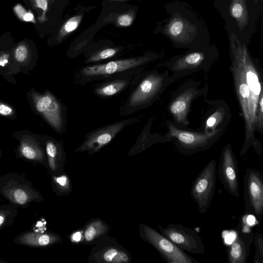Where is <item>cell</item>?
Wrapping results in <instances>:
<instances>
[{
  "label": "cell",
  "instance_id": "d6986e66",
  "mask_svg": "<svg viewBox=\"0 0 263 263\" xmlns=\"http://www.w3.org/2000/svg\"><path fill=\"white\" fill-rule=\"evenodd\" d=\"M45 147L49 168L54 172L64 154L63 142L50 138L46 141Z\"/></svg>",
  "mask_w": 263,
  "mask_h": 263
},
{
  "label": "cell",
  "instance_id": "44dd1931",
  "mask_svg": "<svg viewBox=\"0 0 263 263\" xmlns=\"http://www.w3.org/2000/svg\"><path fill=\"white\" fill-rule=\"evenodd\" d=\"M121 47H105L98 49L86 56L84 63L94 64L111 59L119 54L121 51Z\"/></svg>",
  "mask_w": 263,
  "mask_h": 263
},
{
  "label": "cell",
  "instance_id": "2e32d148",
  "mask_svg": "<svg viewBox=\"0 0 263 263\" xmlns=\"http://www.w3.org/2000/svg\"><path fill=\"white\" fill-rule=\"evenodd\" d=\"M136 75L105 80L96 85L93 93L102 99L116 97L130 87Z\"/></svg>",
  "mask_w": 263,
  "mask_h": 263
},
{
  "label": "cell",
  "instance_id": "5b68a950",
  "mask_svg": "<svg viewBox=\"0 0 263 263\" xmlns=\"http://www.w3.org/2000/svg\"><path fill=\"white\" fill-rule=\"evenodd\" d=\"M219 51L214 44L206 47L189 50L185 53L175 56L163 64L176 79L202 69L209 68L218 59Z\"/></svg>",
  "mask_w": 263,
  "mask_h": 263
},
{
  "label": "cell",
  "instance_id": "d4e9b609",
  "mask_svg": "<svg viewBox=\"0 0 263 263\" xmlns=\"http://www.w3.org/2000/svg\"><path fill=\"white\" fill-rule=\"evenodd\" d=\"M16 215V210L9 206H2L0 208V229L12 222L13 218Z\"/></svg>",
  "mask_w": 263,
  "mask_h": 263
},
{
  "label": "cell",
  "instance_id": "8fae6325",
  "mask_svg": "<svg viewBox=\"0 0 263 263\" xmlns=\"http://www.w3.org/2000/svg\"><path fill=\"white\" fill-rule=\"evenodd\" d=\"M139 117H132L115 122L88 133L76 152H87L93 154L109 143L125 127L136 124Z\"/></svg>",
  "mask_w": 263,
  "mask_h": 263
},
{
  "label": "cell",
  "instance_id": "8d00e7d4",
  "mask_svg": "<svg viewBox=\"0 0 263 263\" xmlns=\"http://www.w3.org/2000/svg\"><path fill=\"white\" fill-rule=\"evenodd\" d=\"M111 1H116V2H121V1H128V0H110Z\"/></svg>",
  "mask_w": 263,
  "mask_h": 263
},
{
  "label": "cell",
  "instance_id": "6da1fadb",
  "mask_svg": "<svg viewBox=\"0 0 263 263\" xmlns=\"http://www.w3.org/2000/svg\"><path fill=\"white\" fill-rule=\"evenodd\" d=\"M166 18L157 22L154 32L163 35L178 48L207 47L211 35L205 21L187 3L174 0L164 4Z\"/></svg>",
  "mask_w": 263,
  "mask_h": 263
},
{
  "label": "cell",
  "instance_id": "f1b7e54d",
  "mask_svg": "<svg viewBox=\"0 0 263 263\" xmlns=\"http://www.w3.org/2000/svg\"><path fill=\"white\" fill-rule=\"evenodd\" d=\"M134 15L133 13H125L118 16L117 19V25L121 27H128L133 23Z\"/></svg>",
  "mask_w": 263,
  "mask_h": 263
},
{
  "label": "cell",
  "instance_id": "7a4b0ae2",
  "mask_svg": "<svg viewBox=\"0 0 263 263\" xmlns=\"http://www.w3.org/2000/svg\"><path fill=\"white\" fill-rule=\"evenodd\" d=\"M157 58L156 53L150 52L138 57L88 65L74 72V81L77 84L85 85L95 81L134 76L142 72L144 65Z\"/></svg>",
  "mask_w": 263,
  "mask_h": 263
},
{
  "label": "cell",
  "instance_id": "ac0fdd59",
  "mask_svg": "<svg viewBox=\"0 0 263 263\" xmlns=\"http://www.w3.org/2000/svg\"><path fill=\"white\" fill-rule=\"evenodd\" d=\"M60 239L59 236L51 233L28 231L17 236L14 242L32 247H42L56 243Z\"/></svg>",
  "mask_w": 263,
  "mask_h": 263
},
{
  "label": "cell",
  "instance_id": "5bb4252c",
  "mask_svg": "<svg viewBox=\"0 0 263 263\" xmlns=\"http://www.w3.org/2000/svg\"><path fill=\"white\" fill-rule=\"evenodd\" d=\"M218 174L226 191L231 196L239 198L238 162L230 144L224 147L221 154Z\"/></svg>",
  "mask_w": 263,
  "mask_h": 263
},
{
  "label": "cell",
  "instance_id": "f35d334b",
  "mask_svg": "<svg viewBox=\"0 0 263 263\" xmlns=\"http://www.w3.org/2000/svg\"><path fill=\"white\" fill-rule=\"evenodd\" d=\"M1 152H0V155H1Z\"/></svg>",
  "mask_w": 263,
  "mask_h": 263
},
{
  "label": "cell",
  "instance_id": "603a6c76",
  "mask_svg": "<svg viewBox=\"0 0 263 263\" xmlns=\"http://www.w3.org/2000/svg\"><path fill=\"white\" fill-rule=\"evenodd\" d=\"M82 18L83 15L79 14L70 17L66 21L58 32L57 37V41L58 42L62 41L68 34L77 29Z\"/></svg>",
  "mask_w": 263,
  "mask_h": 263
},
{
  "label": "cell",
  "instance_id": "7402d4cb",
  "mask_svg": "<svg viewBox=\"0 0 263 263\" xmlns=\"http://www.w3.org/2000/svg\"><path fill=\"white\" fill-rule=\"evenodd\" d=\"M101 262L121 263L128 262L129 257L125 252L117 248H109L103 251L100 255Z\"/></svg>",
  "mask_w": 263,
  "mask_h": 263
},
{
  "label": "cell",
  "instance_id": "484cf974",
  "mask_svg": "<svg viewBox=\"0 0 263 263\" xmlns=\"http://www.w3.org/2000/svg\"><path fill=\"white\" fill-rule=\"evenodd\" d=\"M50 1V0H30L33 8L40 12L37 17L38 21L40 23H43L47 20L46 13Z\"/></svg>",
  "mask_w": 263,
  "mask_h": 263
},
{
  "label": "cell",
  "instance_id": "ffe728a7",
  "mask_svg": "<svg viewBox=\"0 0 263 263\" xmlns=\"http://www.w3.org/2000/svg\"><path fill=\"white\" fill-rule=\"evenodd\" d=\"M20 152L23 157L29 160L42 162L45 158L42 148L36 142L29 139L22 140Z\"/></svg>",
  "mask_w": 263,
  "mask_h": 263
},
{
  "label": "cell",
  "instance_id": "74e56055",
  "mask_svg": "<svg viewBox=\"0 0 263 263\" xmlns=\"http://www.w3.org/2000/svg\"><path fill=\"white\" fill-rule=\"evenodd\" d=\"M5 262V261L0 259V262Z\"/></svg>",
  "mask_w": 263,
  "mask_h": 263
},
{
  "label": "cell",
  "instance_id": "7c38bea8",
  "mask_svg": "<svg viewBox=\"0 0 263 263\" xmlns=\"http://www.w3.org/2000/svg\"><path fill=\"white\" fill-rule=\"evenodd\" d=\"M158 228L162 234L183 251L195 254H201L205 252L202 238L195 230L172 223L165 227L159 224Z\"/></svg>",
  "mask_w": 263,
  "mask_h": 263
},
{
  "label": "cell",
  "instance_id": "4dcf8cb0",
  "mask_svg": "<svg viewBox=\"0 0 263 263\" xmlns=\"http://www.w3.org/2000/svg\"><path fill=\"white\" fill-rule=\"evenodd\" d=\"M13 113V110L9 105L0 102V115L3 116H10Z\"/></svg>",
  "mask_w": 263,
  "mask_h": 263
},
{
  "label": "cell",
  "instance_id": "4316f807",
  "mask_svg": "<svg viewBox=\"0 0 263 263\" xmlns=\"http://www.w3.org/2000/svg\"><path fill=\"white\" fill-rule=\"evenodd\" d=\"M253 241L256 248L253 263L263 262V237L259 233L254 234Z\"/></svg>",
  "mask_w": 263,
  "mask_h": 263
},
{
  "label": "cell",
  "instance_id": "9c48e42d",
  "mask_svg": "<svg viewBox=\"0 0 263 263\" xmlns=\"http://www.w3.org/2000/svg\"><path fill=\"white\" fill-rule=\"evenodd\" d=\"M140 233L142 238L153 246L167 263L199 262L161 233L148 226L141 224Z\"/></svg>",
  "mask_w": 263,
  "mask_h": 263
},
{
  "label": "cell",
  "instance_id": "4fadbf2b",
  "mask_svg": "<svg viewBox=\"0 0 263 263\" xmlns=\"http://www.w3.org/2000/svg\"><path fill=\"white\" fill-rule=\"evenodd\" d=\"M249 215L245 214L240 218L236 228V237L227 246L226 252L229 263H246L253 241L254 234L247 219Z\"/></svg>",
  "mask_w": 263,
  "mask_h": 263
},
{
  "label": "cell",
  "instance_id": "e575fe53",
  "mask_svg": "<svg viewBox=\"0 0 263 263\" xmlns=\"http://www.w3.org/2000/svg\"><path fill=\"white\" fill-rule=\"evenodd\" d=\"M71 238L73 241L78 242L81 238V233L80 232H77L72 235Z\"/></svg>",
  "mask_w": 263,
  "mask_h": 263
},
{
  "label": "cell",
  "instance_id": "f546056e",
  "mask_svg": "<svg viewBox=\"0 0 263 263\" xmlns=\"http://www.w3.org/2000/svg\"><path fill=\"white\" fill-rule=\"evenodd\" d=\"M54 180L58 187L62 189H66L68 188V179L65 176H62L59 177H54Z\"/></svg>",
  "mask_w": 263,
  "mask_h": 263
},
{
  "label": "cell",
  "instance_id": "30bf717a",
  "mask_svg": "<svg viewBox=\"0 0 263 263\" xmlns=\"http://www.w3.org/2000/svg\"><path fill=\"white\" fill-rule=\"evenodd\" d=\"M245 214L261 222L263 213V176L254 168L246 170L243 177Z\"/></svg>",
  "mask_w": 263,
  "mask_h": 263
},
{
  "label": "cell",
  "instance_id": "277c9868",
  "mask_svg": "<svg viewBox=\"0 0 263 263\" xmlns=\"http://www.w3.org/2000/svg\"><path fill=\"white\" fill-rule=\"evenodd\" d=\"M216 10L224 21L226 32L233 33L248 46L263 11L253 7L248 0H224Z\"/></svg>",
  "mask_w": 263,
  "mask_h": 263
},
{
  "label": "cell",
  "instance_id": "e0dca14e",
  "mask_svg": "<svg viewBox=\"0 0 263 263\" xmlns=\"http://www.w3.org/2000/svg\"><path fill=\"white\" fill-rule=\"evenodd\" d=\"M201 93L199 89L190 88L184 89L183 92L176 97L171 103L169 110L174 118L178 122H185L186 114L189 108V105L192 100Z\"/></svg>",
  "mask_w": 263,
  "mask_h": 263
},
{
  "label": "cell",
  "instance_id": "1f68e13d",
  "mask_svg": "<svg viewBox=\"0 0 263 263\" xmlns=\"http://www.w3.org/2000/svg\"><path fill=\"white\" fill-rule=\"evenodd\" d=\"M248 1L254 8L263 11V0H248Z\"/></svg>",
  "mask_w": 263,
  "mask_h": 263
},
{
  "label": "cell",
  "instance_id": "83f0119b",
  "mask_svg": "<svg viewBox=\"0 0 263 263\" xmlns=\"http://www.w3.org/2000/svg\"><path fill=\"white\" fill-rule=\"evenodd\" d=\"M29 50L25 44L18 45L14 51V58L19 62H24L28 58Z\"/></svg>",
  "mask_w": 263,
  "mask_h": 263
},
{
  "label": "cell",
  "instance_id": "d590c367",
  "mask_svg": "<svg viewBox=\"0 0 263 263\" xmlns=\"http://www.w3.org/2000/svg\"><path fill=\"white\" fill-rule=\"evenodd\" d=\"M224 0H213V5L216 9H217L223 2Z\"/></svg>",
  "mask_w": 263,
  "mask_h": 263
},
{
  "label": "cell",
  "instance_id": "836d02e7",
  "mask_svg": "<svg viewBox=\"0 0 263 263\" xmlns=\"http://www.w3.org/2000/svg\"><path fill=\"white\" fill-rule=\"evenodd\" d=\"M8 62V57L7 55L0 56V66L4 67Z\"/></svg>",
  "mask_w": 263,
  "mask_h": 263
},
{
  "label": "cell",
  "instance_id": "8992f818",
  "mask_svg": "<svg viewBox=\"0 0 263 263\" xmlns=\"http://www.w3.org/2000/svg\"><path fill=\"white\" fill-rule=\"evenodd\" d=\"M0 194L13 205L27 206L32 201H41L42 196L31 183L15 173L0 177Z\"/></svg>",
  "mask_w": 263,
  "mask_h": 263
},
{
  "label": "cell",
  "instance_id": "3957f363",
  "mask_svg": "<svg viewBox=\"0 0 263 263\" xmlns=\"http://www.w3.org/2000/svg\"><path fill=\"white\" fill-rule=\"evenodd\" d=\"M173 80L166 71L162 73L156 71L143 74L141 72L138 73L127 96L121 104L120 115L128 116L149 107Z\"/></svg>",
  "mask_w": 263,
  "mask_h": 263
},
{
  "label": "cell",
  "instance_id": "ba28073f",
  "mask_svg": "<svg viewBox=\"0 0 263 263\" xmlns=\"http://www.w3.org/2000/svg\"><path fill=\"white\" fill-rule=\"evenodd\" d=\"M34 104L37 112L58 134L66 131L67 107L60 99L46 91L35 96Z\"/></svg>",
  "mask_w": 263,
  "mask_h": 263
},
{
  "label": "cell",
  "instance_id": "cb8c5ba5",
  "mask_svg": "<svg viewBox=\"0 0 263 263\" xmlns=\"http://www.w3.org/2000/svg\"><path fill=\"white\" fill-rule=\"evenodd\" d=\"M107 230L106 225L101 220L91 222L85 229L84 237L87 242L91 241L103 234Z\"/></svg>",
  "mask_w": 263,
  "mask_h": 263
},
{
  "label": "cell",
  "instance_id": "9a60e30c",
  "mask_svg": "<svg viewBox=\"0 0 263 263\" xmlns=\"http://www.w3.org/2000/svg\"><path fill=\"white\" fill-rule=\"evenodd\" d=\"M171 136L176 138V146L179 152L184 155H191L199 151L209 148L214 143L213 136L194 134L176 129L170 126Z\"/></svg>",
  "mask_w": 263,
  "mask_h": 263
},
{
  "label": "cell",
  "instance_id": "52a82bcc",
  "mask_svg": "<svg viewBox=\"0 0 263 263\" xmlns=\"http://www.w3.org/2000/svg\"><path fill=\"white\" fill-rule=\"evenodd\" d=\"M217 161H209L193 181L190 194L199 212L205 214L212 202L217 178Z\"/></svg>",
  "mask_w": 263,
  "mask_h": 263
},
{
  "label": "cell",
  "instance_id": "d6a6232c",
  "mask_svg": "<svg viewBox=\"0 0 263 263\" xmlns=\"http://www.w3.org/2000/svg\"><path fill=\"white\" fill-rule=\"evenodd\" d=\"M215 115L210 117L206 121V126L209 127H212L215 125L217 123V119L215 118Z\"/></svg>",
  "mask_w": 263,
  "mask_h": 263
}]
</instances>
